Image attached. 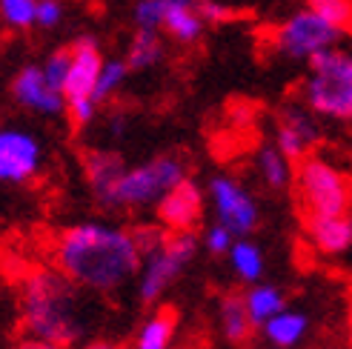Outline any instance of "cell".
<instances>
[{
  "label": "cell",
  "instance_id": "obj_24",
  "mask_svg": "<svg viewBox=\"0 0 352 349\" xmlns=\"http://www.w3.org/2000/svg\"><path fill=\"white\" fill-rule=\"evenodd\" d=\"M132 69L126 66V60L123 58H107L103 60V69L98 75V83H95V103L98 106H103V103H109L123 86H126V78H129Z\"/></svg>",
  "mask_w": 352,
  "mask_h": 349
},
{
  "label": "cell",
  "instance_id": "obj_11",
  "mask_svg": "<svg viewBox=\"0 0 352 349\" xmlns=\"http://www.w3.org/2000/svg\"><path fill=\"white\" fill-rule=\"evenodd\" d=\"M204 212H206V189L195 178H184L155 206V218L166 232H195L204 223Z\"/></svg>",
  "mask_w": 352,
  "mask_h": 349
},
{
  "label": "cell",
  "instance_id": "obj_28",
  "mask_svg": "<svg viewBox=\"0 0 352 349\" xmlns=\"http://www.w3.org/2000/svg\"><path fill=\"white\" fill-rule=\"evenodd\" d=\"M46 80L55 86V89L63 92V83L69 78V66H72V46H60L55 52H49V58L41 63Z\"/></svg>",
  "mask_w": 352,
  "mask_h": 349
},
{
  "label": "cell",
  "instance_id": "obj_31",
  "mask_svg": "<svg viewBox=\"0 0 352 349\" xmlns=\"http://www.w3.org/2000/svg\"><path fill=\"white\" fill-rule=\"evenodd\" d=\"M66 17L63 0H38V14H34V26L41 29H58Z\"/></svg>",
  "mask_w": 352,
  "mask_h": 349
},
{
  "label": "cell",
  "instance_id": "obj_16",
  "mask_svg": "<svg viewBox=\"0 0 352 349\" xmlns=\"http://www.w3.org/2000/svg\"><path fill=\"white\" fill-rule=\"evenodd\" d=\"M126 169V161L118 149H89L83 155V178L89 186L95 203L112 189V183L118 181V174Z\"/></svg>",
  "mask_w": 352,
  "mask_h": 349
},
{
  "label": "cell",
  "instance_id": "obj_26",
  "mask_svg": "<svg viewBox=\"0 0 352 349\" xmlns=\"http://www.w3.org/2000/svg\"><path fill=\"white\" fill-rule=\"evenodd\" d=\"M38 14V0H0V21L14 32H29Z\"/></svg>",
  "mask_w": 352,
  "mask_h": 349
},
{
  "label": "cell",
  "instance_id": "obj_21",
  "mask_svg": "<svg viewBox=\"0 0 352 349\" xmlns=\"http://www.w3.org/2000/svg\"><path fill=\"white\" fill-rule=\"evenodd\" d=\"M166 58V43L161 38V32H152V29H135L132 41L126 46V66L132 72H149V69L161 66Z\"/></svg>",
  "mask_w": 352,
  "mask_h": 349
},
{
  "label": "cell",
  "instance_id": "obj_9",
  "mask_svg": "<svg viewBox=\"0 0 352 349\" xmlns=\"http://www.w3.org/2000/svg\"><path fill=\"white\" fill-rule=\"evenodd\" d=\"M46 164V146L26 126L0 124V183L21 186L41 174Z\"/></svg>",
  "mask_w": 352,
  "mask_h": 349
},
{
  "label": "cell",
  "instance_id": "obj_2",
  "mask_svg": "<svg viewBox=\"0 0 352 349\" xmlns=\"http://www.w3.org/2000/svg\"><path fill=\"white\" fill-rule=\"evenodd\" d=\"M21 318L29 338L72 346L83 333L78 286L58 267L29 272L21 284Z\"/></svg>",
  "mask_w": 352,
  "mask_h": 349
},
{
  "label": "cell",
  "instance_id": "obj_18",
  "mask_svg": "<svg viewBox=\"0 0 352 349\" xmlns=\"http://www.w3.org/2000/svg\"><path fill=\"white\" fill-rule=\"evenodd\" d=\"M175 338H178V312L169 304L155 306L152 315L140 324L132 349H175Z\"/></svg>",
  "mask_w": 352,
  "mask_h": 349
},
{
  "label": "cell",
  "instance_id": "obj_30",
  "mask_svg": "<svg viewBox=\"0 0 352 349\" xmlns=\"http://www.w3.org/2000/svg\"><path fill=\"white\" fill-rule=\"evenodd\" d=\"M98 103L89 98V100H75V103H66V117H69V126H72L75 132L86 129V126H92L95 124V117H98Z\"/></svg>",
  "mask_w": 352,
  "mask_h": 349
},
{
  "label": "cell",
  "instance_id": "obj_8",
  "mask_svg": "<svg viewBox=\"0 0 352 349\" xmlns=\"http://www.w3.org/2000/svg\"><path fill=\"white\" fill-rule=\"evenodd\" d=\"M206 198L212 203L215 221L223 223L235 238H250L261 223V209L252 192L235 174H212L206 183Z\"/></svg>",
  "mask_w": 352,
  "mask_h": 349
},
{
  "label": "cell",
  "instance_id": "obj_27",
  "mask_svg": "<svg viewBox=\"0 0 352 349\" xmlns=\"http://www.w3.org/2000/svg\"><path fill=\"white\" fill-rule=\"evenodd\" d=\"M164 17H166V0H135L132 9L135 29L164 32Z\"/></svg>",
  "mask_w": 352,
  "mask_h": 349
},
{
  "label": "cell",
  "instance_id": "obj_10",
  "mask_svg": "<svg viewBox=\"0 0 352 349\" xmlns=\"http://www.w3.org/2000/svg\"><path fill=\"white\" fill-rule=\"evenodd\" d=\"M321 117H315L304 103H284L275 112V146L292 164L304 161L321 144Z\"/></svg>",
  "mask_w": 352,
  "mask_h": 349
},
{
  "label": "cell",
  "instance_id": "obj_7",
  "mask_svg": "<svg viewBox=\"0 0 352 349\" xmlns=\"http://www.w3.org/2000/svg\"><path fill=\"white\" fill-rule=\"evenodd\" d=\"M341 38L344 34L338 29H332L327 21H321L318 14L304 6L275 26L270 43L280 58H287L292 63H309L318 52L338 46Z\"/></svg>",
  "mask_w": 352,
  "mask_h": 349
},
{
  "label": "cell",
  "instance_id": "obj_23",
  "mask_svg": "<svg viewBox=\"0 0 352 349\" xmlns=\"http://www.w3.org/2000/svg\"><path fill=\"white\" fill-rule=\"evenodd\" d=\"M230 267L238 275V281L243 284H261L263 281V272H267V258H263V249L258 247L255 240L250 238H238L235 247L230 249Z\"/></svg>",
  "mask_w": 352,
  "mask_h": 349
},
{
  "label": "cell",
  "instance_id": "obj_1",
  "mask_svg": "<svg viewBox=\"0 0 352 349\" xmlns=\"http://www.w3.org/2000/svg\"><path fill=\"white\" fill-rule=\"evenodd\" d=\"M55 267L78 289L98 295L118 292L138 278L144 252L135 232L109 221H80L55 238Z\"/></svg>",
  "mask_w": 352,
  "mask_h": 349
},
{
  "label": "cell",
  "instance_id": "obj_4",
  "mask_svg": "<svg viewBox=\"0 0 352 349\" xmlns=\"http://www.w3.org/2000/svg\"><path fill=\"white\" fill-rule=\"evenodd\" d=\"M301 103L321 120L352 124V52L332 46L307 63Z\"/></svg>",
  "mask_w": 352,
  "mask_h": 349
},
{
  "label": "cell",
  "instance_id": "obj_5",
  "mask_svg": "<svg viewBox=\"0 0 352 349\" xmlns=\"http://www.w3.org/2000/svg\"><path fill=\"white\" fill-rule=\"evenodd\" d=\"M295 195L307 215H349L352 212V186L346 174L324 155H307L295 164L292 174Z\"/></svg>",
  "mask_w": 352,
  "mask_h": 349
},
{
  "label": "cell",
  "instance_id": "obj_34",
  "mask_svg": "<svg viewBox=\"0 0 352 349\" xmlns=\"http://www.w3.org/2000/svg\"><path fill=\"white\" fill-rule=\"evenodd\" d=\"M14 349H63V346H58V344H49V341H41V338H26V341H21Z\"/></svg>",
  "mask_w": 352,
  "mask_h": 349
},
{
  "label": "cell",
  "instance_id": "obj_33",
  "mask_svg": "<svg viewBox=\"0 0 352 349\" xmlns=\"http://www.w3.org/2000/svg\"><path fill=\"white\" fill-rule=\"evenodd\" d=\"M126 129H129L126 112H112V115H109V124H107L109 137H123V135H126Z\"/></svg>",
  "mask_w": 352,
  "mask_h": 349
},
{
  "label": "cell",
  "instance_id": "obj_19",
  "mask_svg": "<svg viewBox=\"0 0 352 349\" xmlns=\"http://www.w3.org/2000/svg\"><path fill=\"white\" fill-rule=\"evenodd\" d=\"M218 324H221V335L230 346H246L255 333V324L246 312L243 304V295L230 292L223 295L221 304H218Z\"/></svg>",
  "mask_w": 352,
  "mask_h": 349
},
{
  "label": "cell",
  "instance_id": "obj_15",
  "mask_svg": "<svg viewBox=\"0 0 352 349\" xmlns=\"http://www.w3.org/2000/svg\"><path fill=\"white\" fill-rule=\"evenodd\" d=\"M164 32L181 46L198 43L206 32V21L201 17L198 0H166Z\"/></svg>",
  "mask_w": 352,
  "mask_h": 349
},
{
  "label": "cell",
  "instance_id": "obj_17",
  "mask_svg": "<svg viewBox=\"0 0 352 349\" xmlns=\"http://www.w3.org/2000/svg\"><path fill=\"white\" fill-rule=\"evenodd\" d=\"M261 335L272 349H295L309 335V318L301 309H284L261 326Z\"/></svg>",
  "mask_w": 352,
  "mask_h": 349
},
{
  "label": "cell",
  "instance_id": "obj_3",
  "mask_svg": "<svg viewBox=\"0 0 352 349\" xmlns=\"http://www.w3.org/2000/svg\"><path fill=\"white\" fill-rule=\"evenodd\" d=\"M184 178H189L186 161L175 152L155 155L140 164H126V169L118 174V181L98 201V206L107 212H138V209L157 206L166 192Z\"/></svg>",
  "mask_w": 352,
  "mask_h": 349
},
{
  "label": "cell",
  "instance_id": "obj_20",
  "mask_svg": "<svg viewBox=\"0 0 352 349\" xmlns=\"http://www.w3.org/2000/svg\"><path fill=\"white\" fill-rule=\"evenodd\" d=\"M255 172H258V181L270 192H284L287 186H292L295 164L275 144H263L255 152Z\"/></svg>",
  "mask_w": 352,
  "mask_h": 349
},
{
  "label": "cell",
  "instance_id": "obj_29",
  "mask_svg": "<svg viewBox=\"0 0 352 349\" xmlns=\"http://www.w3.org/2000/svg\"><path fill=\"white\" fill-rule=\"evenodd\" d=\"M235 235L226 229L223 223H209L206 229H204V238H201V247L209 252V255H230V249L235 247Z\"/></svg>",
  "mask_w": 352,
  "mask_h": 349
},
{
  "label": "cell",
  "instance_id": "obj_37",
  "mask_svg": "<svg viewBox=\"0 0 352 349\" xmlns=\"http://www.w3.org/2000/svg\"><path fill=\"white\" fill-rule=\"evenodd\" d=\"M349 223H352V212H349Z\"/></svg>",
  "mask_w": 352,
  "mask_h": 349
},
{
  "label": "cell",
  "instance_id": "obj_14",
  "mask_svg": "<svg viewBox=\"0 0 352 349\" xmlns=\"http://www.w3.org/2000/svg\"><path fill=\"white\" fill-rule=\"evenodd\" d=\"M307 238L318 255H346L352 249L349 215H307Z\"/></svg>",
  "mask_w": 352,
  "mask_h": 349
},
{
  "label": "cell",
  "instance_id": "obj_36",
  "mask_svg": "<svg viewBox=\"0 0 352 349\" xmlns=\"http://www.w3.org/2000/svg\"><path fill=\"white\" fill-rule=\"evenodd\" d=\"M346 333H349V344H352V306H349V315H346Z\"/></svg>",
  "mask_w": 352,
  "mask_h": 349
},
{
  "label": "cell",
  "instance_id": "obj_12",
  "mask_svg": "<svg viewBox=\"0 0 352 349\" xmlns=\"http://www.w3.org/2000/svg\"><path fill=\"white\" fill-rule=\"evenodd\" d=\"M9 92H12L17 106L32 112V115H41V117L66 115L63 92L55 89V86L46 80L43 66H38V63H26V66L17 69V75L12 78Z\"/></svg>",
  "mask_w": 352,
  "mask_h": 349
},
{
  "label": "cell",
  "instance_id": "obj_25",
  "mask_svg": "<svg viewBox=\"0 0 352 349\" xmlns=\"http://www.w3.org/2000/svg\"><path fill=\"white\" fill-rule=\"evenodd\" d=\"M304 6L327 21L332 29H338L344 38L352 34V0H304Z\"/></svg>",
  "mask_w": 352,
  "mask_h": 349
},
{
  "label": "cell",
  "instance_id": "obj_22",
  "mask_svg": "<svg viewBox=\"0 0 352 349\" xmlns=\"http://www.w3.org/2000/svg\"><path fill=\"white\" fill-rule=\"evenodd\" d=\"M243 304H246V312H250L252 324L261 329L270 318H275L278 312L287 309V295L280 292L275 284H252L250 289L243 292Z\"/></svg>",
  "mask_w": 352,
  "mask_h": 349
},
{
  "label": "cell",
  "instance_id": "obj_6",
  "mask_svg": "<svg viewBox=\"0 0 352 349\" xmlns=\"http://www.w3.org/2000/svg\"><path fill=\"white\" fill-rule=\"evenodd\" d=\"M201 249V238L195 232H169L164 243L149 255L138 272V301L146 306H157L164 295L181 281V275L192 267Z\"/></svg>",
  "mask_w": 352,
  "mask_h": 349
},
{
  "label": "cell",
  "instance_id": "obj_32",
  "mask_svg": "<svg viewBox=\"0 0 352 349\" xmlns=\"http://www.w3.org/2000/svg\"><path fill=\"white\" fill-rule=\"evenodd\" d=\"M198 9H201V17L206 21V26L212 23V26H223V23H230L232 17H235V12L226 6V3H221V0H198Z\"/></svg>",
  "mask_w": 352,
  "mask_h": 349
},
{
  "label": "cell",
  "instance_id": "obj_35",
  "mask_svg": "<svg viewBox=\"0 0 352 349\" xmlns=\"http://www.w3.org/2000/svg\"><path fill=\"white\" fill-rule=\"evenodd\" d=\"M78 349H118V346L109 341H89V344H80Z\"/></svg>",
  "mask_w": 352,
  "mask_h": 349
},
{
  "label": "cell",
  "instance_id": "obj_13",
  "mask_svg": "<svg viewBox=\"0 0 352 349\" xmlns=\"http://www.w3.org/2000/svg\"><path fill=\"white\" fill-rule=\"evenodd\" d=\"M103 52L100 43L92 34H80L72 43V66H69V78L63 83V98L66 103L75 100H89L95 95V83L103 69ZM95 100V98H92Z\"/></svg>",
  "mask_w": 352,
  "mask_h": 349
}]
</instances>
